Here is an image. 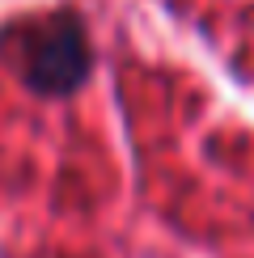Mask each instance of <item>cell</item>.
<instances>
[{"label": "cell", "mask_w": 254, "mask_h": 258, "mask_svg": "<svg viewBox=\"0 0 254 258\" xmlns=\"http://www.w3.org/2000/svg\"><path fill=\"white\" fill-rule=\"evenodd\" d=\"M89 77V42L72 13L51 17L26 47V81L47 98L77 93Z\"/></svg>", "instance_id": "obj_1"}]
</instances>
